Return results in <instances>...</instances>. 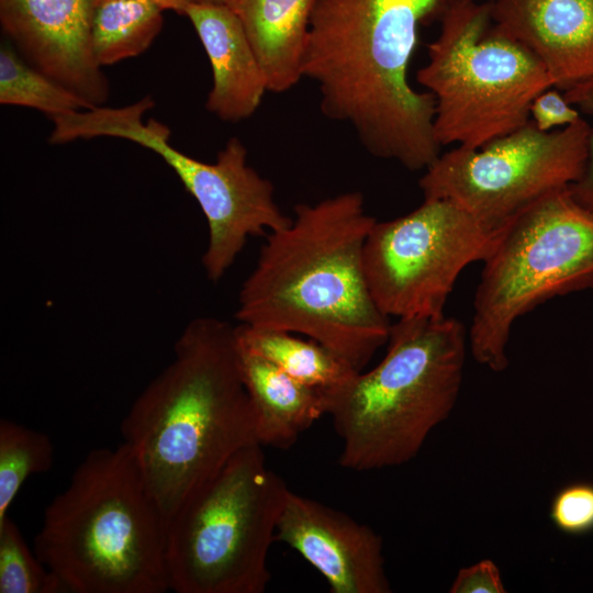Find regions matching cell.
<instances>
[{
    "mask_svg": "<svg viewBox=\"0 0 593 593\" xmlns=\"http://www.w3.org/2000/svg\"><path fill=\"white\" fill-rule=\"evenodd\" d=\"M376 221L359 191L296 204L291 223L266 235L235 318L305 335L362 371L391 328L363 270V245Z\"/></svg>",
    "mask_w": 593,
    "mask_h": 593,
    "instance_id": "6da1fadb",
    "label": "cell"
},
{
    "mask_svg": "<svg viewBox=\"0 0 593 593\" xmlns=\"http://www.w3.org/2000/svg\"><path fill=\"white\" fill-rule=\"evenodd\" d=\"M455 0H317L303 60L320 107L374 157L409 170L440 155L435 100L407 78L422 22Z\"/></svg>",
    "mask_w": 593,
    "mask_h": 593,
    "instance_id": "7a4b0ae2",
    "label": "cell"
},
{
    "mask_svg": "<svg viewBox=\"0 0 593 593\" xmlns=\"http://www.w3.org/2000/svg\"><path fill=\"white\" fill-rule=\"evenodd\" d=\"M174 349L171 362L137 396L121 423L122 443L167 524L228 459L259 444L239 371L235 326L197 317Z\"/></svg>",
    "mask_w": 593,
    "mask_h": 593,
    "instance_id": "3957f363",
    "label": "cell"
},
{
    "mask_svg": "<svg viewBox=\"0 0 593 593\" xmlns=\"http://www.w3.org/2000/svg\"><path fill=\"white\" fill-rule=\"evenodd\" d=\"M167 523L124 443L96 448L45 508L34 551L71 593H165Z\"/></svg>",
    "mask_w": 593,
    "mask_h": 593,
    "instance_id": "277c9868",
    "label": "cell"
},
{
    "mask_svg": "<svg viewBox=\"0 0 593 593\" xmlns=\"http://www.w3.org/2000/svg\"><path fill=\"white\" fill-rule=\"evenodd\" d=\"M466 353L467 332L456 318L410 317L391 324L383 359L323 393L343 443L339 465L369 471L412 460L451 413Z\"/></svg>",
    "mask_w": 593,
    "mask_h": 593,
    "instance_id": "5b68a950",
    "label": "cell"
},
{
    "mask_svg": "<svg viewBox=\"0 0 593 593\" xmlns=\"http://www.w3.org/2000/svg\"><path fill=\"white\" fill-rule=\"evenodd\" d=\"M286 482L262 446L236 452L198 486L167 524L166 568L177 593H262Z\"/></svg>",
    "mask_w": 593,
    "mask_h": 593,
    "instance_id": "8992f818",
    "label": "cell"
},
{
    "mask_svg": "<svg viewBox=\"0 0 593 593\" xmlns=\"http://www.w3.org/2000/svg\"><path fill=\"white\" fill-rule=\"evenodd\" d=\"M440 15L416 74L435 100L437 143L475 149L528 123L533 100L553 87L542 64L493 25L488 2L455 0Z\"/></svg>",
    "mask_w": 593,
    "mask_h": 593,
    "instance_id": "52a82bcc",
    "label": "cell"
},
{
    "mask_svg": "<svg viewBox=\"0 0 593 593\" xmlns=\"http://www.w3.org/2000/svg\"><path fill=\"white\" fill-rule=\"evenodd\" d=\"M483 262L468 342L480 365L501 372L518 317L555 296L593 289V211L569 188L552 192L502 228Z\"/></svg>",
    "mask_w": 593,
    "mask_h": 593,
    "instance_id": "ba28073f",
    "label": "cell"
},
{
    "mask_svg": "<svg viewBox=\"0 0 593 593\" xmlns=\"http://www.w3.org/2000/svg\"><path fill=\"white\" fill-rule=\"evenodd\" d=\"M155 105L146 96L120 108L94 107L74 113L68 131L75 139L100 136L124 138L159 155L178 176L204 214L209 239L202 256L206 278L220 281L251 236L286 227V216L275 201L270 180L247 164V149L237 138L227 141L214 163L198 160L170 143V130L157 120L143 123Z\"/></svg>",
    "mask_w": 593,
    "mask_h": 593,
    "instance_id": "9c48e42d",
    "label": "cell"
},
{
    "mask_svg": "<svg viewBox=\"0 0 593 593\" xmlns=\"http://www.w3.org/2000/svg\"><path fill=\"white\" fill-rule=\"evenodd\" d=\"M591 132L580 119L542 132L524 126L480 148L454 147L425 169L424 199H446L492 230L541 198L569 188L583 172Z\"/></svg>",
    "mask_w": 593,
    "mask_h": 593,
    "instance_id": "30bf717a",
    "label": "cell"
},
{
    "mask_svg": "<svg viewBox=\"0 0 593 593\" xmlns=\"http://www.w3.org/2000/svg\"><path fill=\"white\" fill-rule=\"evenodd\" d=\"M502 228L446 199H424L405 215L376 221L363 245V270L377 306L389 317L444 316L459 273L489 257Z\"/></svg>",
    "mask_w": 593,
    "mask_h": 593,
    "instance_id": "8fae6325",
    "label": "cell"
},
{
    "mask_svg": "<svg viewBox=\"0 0 593 593\" xmlns=\"http://www.w3.org/2000/svg\"><path fill=\"white\" fill-rule=\"evenodd\" d=\"M98 0H0V23L23 57L92 107L108 99L109 82L91 45Z\"/></svg>",
    "mask_w": 593,
    "mask_h": 593,
    "instance_id": "7c38bea8",
    "label": "cell"
},
{
    "mask_svg": "<svg viewBox=\"0 0 593 593\" xmlns=\"http://www.w3.org/2000/svg\"><path fill=\"white\" fill-rule=\"evenodd\" d=\"M275 541L323 575L332 593H389L382 538L347 514L290 490Z\"/></svg>",
    "mask_w": 593,
    "mask_h": 593,
    "instance_id": "4fadbf2b",
    "label": "cell"
},
{
    "mask_svg": "<svg viewBox=\"0 0 593 593\" xmlns=\"http://www.w3.org/2000/svg\"><path fill=\"white\" fill-rule=\"evenodd\" d=\"M493 25L530 51L553 87L593 79V0H489Z\"/></svg>",
    "mask_w": 593,
    "mask_h": 593,
    "instance_id": "5bb4252c",
    "label": "cell"
},
{
    "mask_svg": "<svg viewBox=\"0 0 593 593\" xmlns=\"http://www.w3.org/2000/svg\"><path fill=\"white\" fill-rule=\"evenodd\" d=\"M184 15L193 25L212 68L213 85L206 110L225 122L251 116L268 86L239 20L223 2L195 1Z\"/></svg>",
    "mask_w": 593,
    "mask_h": 593,
    "instance_id": "9a60e30c",
    "label": "cell"
},
{
    "mask_svg": "<svg viewBox=\"0 0 593 593\" xmlns=\"http://www.w3.org/2000/svg\"><path fill=\"white\" fill-rule=\"evenodd\" d=\"M237 347L258 443L288 449L326 414V399L322 391L293 379L238 342Z\"/></svg>",
    "mask_w": 593,
    "mask_h": 593,
    "instance_id": "2e32d148",
    "label": "cell"
},
{
    "mask_svg": "<svg viewBox=\"0 0 593 593\" xmlns=\"http://www.w3.org/2000/svg\"><path fill=\"white\" fill-rule=\"evenodd\" d=\"M317 0H223L237 16L266 76L282 93L303 78L311 16Z\"/></svg>",
    "mask_w": 593,
    "mask_h": 593,
    "instance_id": "e0dca14e",
    "label": "cell"
},
{
    "mask_svg": "<svg viewBox=\"0 0 593 593\" xmlns=\"http://www.w3.org/2000/svg\"><path fill=\"white\" fill-rule=\"evenodd\" d=\"M240 346L256 353L293 379L323 393L350 381L358 372L350 363L313 339H302L292 333L235 326Z\"/></svg>",
    "mask_w": 593,
    "mask_h": 593,
    "instance_id": "ac0fdd59",
    "label": "cell"
},
{
    "mask_svg": "<svg viewBox=\"0 0 593 593\" xmlns=\"http://www.w3.org/2000/svg\"><path fill=\"white\" fill-rule=\"evenodd\" d=\"M164 10L150 0L98 1L91 23V45L103 67L144 53L164 25Z\"/></svg>",
    "mask_w": 593,
    "mask_h": 593,
    "instance_id": "d6986e66",
    "label": "cell"
},
{
    "mask_svg": "<svg viewBox=\"0 0 593 593\" xmlns=\"http://www.w3.org/2000/svg\"><path fill=\"white\" fill-rule=\"evenodd\" d=\"M0 103L32 108L49 119L94 108L7 44L0 47Z\"/></svg>",
    "mask_w": 593,
    "mask_h": 593,
    "instance_id": "ffe728a7",
    "label": "cell"
},
{
    "mask_svg": "<svg viewBox=\"0 0 593 593\" xmlns=\"http://www.w3.org/2000/svg\"><path fill=\"white\" fill-rule=\"evenodd\" d=\"M54 446L47 434L11 419L0 421V521L26 479L51 469Z\"/></svg>",
    "mask_w": 593,
    "mask_h": 593,
    "instance_id": "44dd1931",
    "label": "cell"
},
{
    "mask_svg": "<svg viewBox=\"0 0 593 593\" xmlns=\"http://www.w3.org/2000/svg\"><path fill=\"white\" fill-rule=\"evenodd\" d=\"M68 592L61 580L30 549L7 515L0 521V593Z\"/></svg>",
    "mask_w": 593,
    "mask_h": 593,
    "instance_id": "7402d4cb",
    "label": "cell"
},
{
    "mask_svg": "<svg viewBox=\"0 0 593 593\" xmlns=\"http://www.w3.org/2000/svg\"><path fill=\"white\" fill-rule=\"evenodd\" d=\"M549 517L556 528L568 535L593 532V483L574 482L559 490L551 501Z\"/></svg>",
    "mask_w": 593,
    "mask_h": 593,
    "instance_id": "603a6c76",
    "label": "cell"
},
{
    "mask_svg": "<svg viewBox=\"0 0 593 593\" xmlns=\"http://www.w3.org/2000/svg\"><path fill=\"white\" fill-rule=\"evenodd\" d=\"M567 100L580 112L593 114V79L578 83L563 91ZM574 200L593 211V127H591L588 157L580 178L569 187Z\"/></svg>",
    "mask_w": 593,
    "mask_h": 593,
    "instance_id": "cb8c5ba5",
    "label": "cell"
},
{
    "mask_svg": "<svg viewBox=\"0 0 593 593\" xmlns=\"http://www.w3.org/2000/svg\"><path fill=\"white\" fill-rule=\"evenodd\" d=\"M529 116L542 132L563 128L582 119L580 110L567 100L563 91L559 92L555 87L544 90L533 100Z\"/></svg>",
    "mask_w": 593,
    "mask_h": 593,
    "instance_id": "d4e9b609",
    "label": "cell"
},
{
    "mask_svg": "<svg viewBox=\"0 0 593 593\" xmlns=\"http://www.w3.org/2000/svg\"><path fill=\"white\" fill-rule=\"evenodd\" d=\"M450 593H505L497 566L490 559L481 560L458 571Z\"/></svg>",
    "mask_w": 593,
    "mask_h": 593,
    "instance_id": "484cf974",
    "label": "cell"
},
{
    "mask_svg": "<svg viewBox=\"0 0 593 593\" xmlns=\"http://www.w3.org/2000/svg\"><path fill=\"white\" fill-rule=\"evenodd\" d=\"M101 1V0H98ZM159 5L164 11L172 10L178 14L184 15L188 7L197 0H150Z\"/></svg>",
    "mask_w": 593,
    "mask_h": 593,
    "instance_id": "4316f807",
    "label": "cell"
},
{
    "mask_svg": "<svg viewBox=\"0 0 593 593\" xmlns=\"http://www.w3.org/2000/svg\"><path fill=\"white\" fill-rule=\"evenodd\" d=\"M199 2H222L223 0H197Z\"/></svg>",
    "mask_w": 593,
    "mask_h": 593,
    "instance_id": "83f0119b",
    "label": "cell"
}]
</instances>
